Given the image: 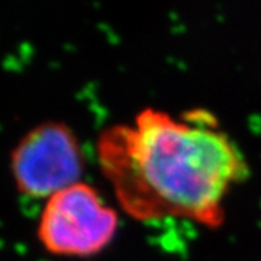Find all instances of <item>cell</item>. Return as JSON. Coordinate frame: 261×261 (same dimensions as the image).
I'll return each mask as SVG.
<instances>
[{
  "mask_svg": "<svg viewBox=\"0 0 261 261\" xmlns=\"http://www.w3.org/2000/svg\"><path fill=\"white\" fill-rule=\"evenodd\" d=\"M96 160L135 221L178 219L209 229L224 225L228 196L250 174L241 147L203 109L174 116L145 108L99 134Z\"/></svg>",
  "mask_w": 261,
  "mask_h": 261,
  "instance_id": "1",
  "label": "cell"
},
{
  "mask_svg": "<svg viewBox=\"0 0 261 261\" xmlns=\"http://www.w3.org/2000/svg\"><path fill=\"white\" fill-rule=\"evenodd\" d=\"M118 229V211L97 187L82 180L42 202L35 235L53 257L90 258L113 243Z\"/></svg>",
  "mask_w": 261,
  "mask_h": 261,
  "instance_id": "2",
  "label": "cell"
},
{
  "mask_svg": "<svg viewBox=\"0 0 261 261\" xmlns=\"http://www.w3.org/2000/svg\"><path fill=\"white\" fill-rule=\"evenodd\" d=\"M86 154L67 122L42 121L19 137L9 152V173L16 193L29 200H47L82 181Z\"/></svg>",
  "mask_w": 261,
  "mask_h": 261,
  "instance_id": "3",
  "label": "cell"
}]
</instances>
